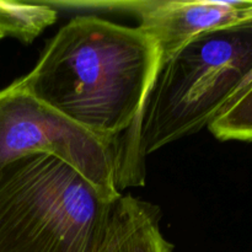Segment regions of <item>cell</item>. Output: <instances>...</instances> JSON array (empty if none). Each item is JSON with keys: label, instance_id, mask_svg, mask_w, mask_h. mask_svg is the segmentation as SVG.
Listing matches in <instances>:
<instances>
[{"label": "cell", "instance_id": "1", "mask_svg": "<svg viewBox=\"0 0 252 252\" xmlns=\"http://www.w3.org/2000/svg\"><path fill=\"white\" fill-rule=\"evenodd\" d=\"M160 62L158 46L140 27L81 15L57 32L17 81L71 122L118 145L139 117Z\"/></svg>", "mask_w": 252, "mask_h": 252}, {"label": "cell", "instance_id": "2", "mask_svg": "<svg viewBox=\"0 0 252 252\" xmlns=\"http://www.w3.org/2000/svg\"><path fill=\"white\" fill-rule=\"evenodd\" d=\"M252 83V17L194 37L160 63L144 107L118 143V189L144 184V160L209 127Z\"/></svg>", "mask_w": 252, "mask_h": 252}, {"label": "cell", "instance_id": "3", "mask_svg": "<svg viewBox=\"0 0 252 252\" xmlns=\"http://www.w3.org/2000/svg\"><path fill=\"white\" fill-rule=\"evenodd\" d=\"M116 201L51 155L14 160L0 169V252H101Z\"/></svg>", "mask_w": 252, "mask_h": 252}, {"label": "cell", "instance_id": "4", "mask_svg": "<svg viewBox=\"0 0 252 252\" xmlns=\"http://www.w3.org/2000/svg\"><path fill=\"white\" fill-rule=\"evenodd\" d=\"M31 154L62 160L111 201L118 189V145L91 134L32 96L17 80L0 90V169Z\"/></svg>", "mask_w": 252, "mask_h": 252}, {"label": "cell", "instance_id": "5", "mask_svg": "<svg viewBox=\"0 0 252 252\" xmlns=\"http://www.w3.org/2000/svg\"><path fill=\"white\" fill-rule=\"evenodd\" d=\"M73 9H98L134 14L139 26L158 46L161 62L202 33L239 24L252 17V1H135L64 2ZM160 62V63H161Z\"/></svg>", "mask_w": 252, "mask_h": 252}, {"label": "cell", "instance_id": "6", "mask_svg": "<svg viewBox=\"0 0 252 252\" xmlns=\"http://www.w3.org/2000/svg\"><path fill=\"white\" fill-rule=\"evenodd\" d=\"M160 231V212L148 202L122 196L115 202L101 252H172Z\"/></svg>", "mask_w": 252, "mask_h": 252}, {"label": "cell", "instance_id": "7", "mask_svg": "<svg viewBox=\"0 0 252 252\" xmlns=\"http://www.w3.org/2000/svg\"><path fill=\"white\" fill-rule=\"evenodd\" d=\"M57 17L58 10L44 2L0 1V39L15 37L31 43Z\"/></svg>", "mask_w": 252, "mask_h": 252}, {"label": "cell", "instance_id": "8", "mask_svg": "<svg viewBox=\"0 0 252 252\" xmlns=\"http://www.w3.org/2000/svg\"><path fill=\"white\" fill-rule=\"evenodd\" d=\"M208 128L219 140L252 142V83L217 116Z\"/></svg>", "mask_w": 252, "mask_h": 252}]
</instances>
